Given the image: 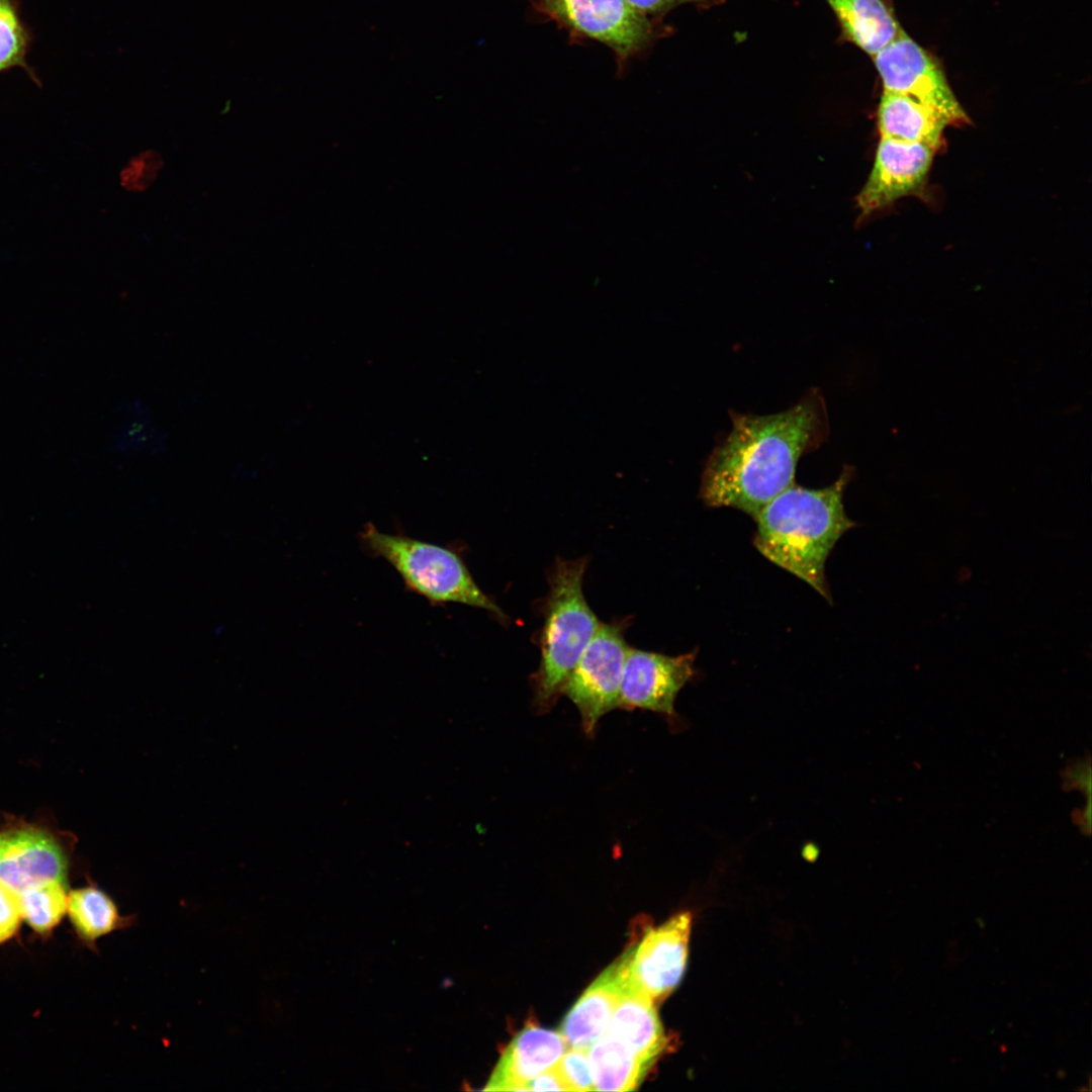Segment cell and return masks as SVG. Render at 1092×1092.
<instances>
[{"instance_id":"5b68a950","label":"cell","mask_w":1092,"mask_h":1092,"mask_svg":"<svg viewBox=\"0 0 1092 1092\" xmlns=\"http://www.w3.org/2000/svg\"><path fill=\"white\" fill-rule=\"evenodd\" d=\"M533 10L574 39H590L610 49L619 71L668 30L625 0H528Z\"/></svg>"},{"instance_id":"5bb4252c","label":"cell","mask_w":1092,"mask_h":1092,"mask_svg":"<svg viewBox=\"0 0 1092 1092\" xmlns=\"http://www.w3.org/2000/svg\"><path fill=\"white\" fill-rule=\"evenodd\" d=\"M625 953L584 991L564 1017L560 1033L573 1048H589L607 1030L622 993Z\"/></svg>"},{"instance_id":"2e32d148","label":"cell","mask_w":1092,"mask_h":1092,"mask_svg":"<svg viewBox=\"0 0 1092 1092\" xmlns=\"http://www.w3.org/2000/svg\"><path fill=\"white\" fill-rule=\"evenodd\" d=\"M842 37L875 56L903 30L885 0H826Z\"/></svg>"},{"instance_id":"9a60e30c","label":"cell","mask_w":1092,"mask_h":1092,"mask_svg":"<svg viewBox=\"0 0 1092 1092\" xmlns=\"http://www.w3.org/2000/svg\"><path fill=\"white\" fill-rule=\"evenodd\" d=\"M947 125L946 117L931 106L903 94H882L878 108L881 138L923 144L937 151Z\"/></svg>"},{"instance_id":"603a6c76","label":"cell","mask_w":1092,"mask_h":1092,"mask_svg":"<svg viewBox=\"0 0 1092 1092\" xmlns=\"http://www.w3.org/2000/svg\"><path fill=\"white\" fill-rule=\"evenodd\" d=\"M21 918L18 894L0 883V943L15 933Z\"/></svg>"},{"instance_id":"4fadbf2b","label":"cell","mask_w":1092,"mask_h":1092,"mask_svg":"<svg viewBox=\"0 0 1092 1092\" xmlns=\"http://www.w3.org/2000/svg\"><path fill=\"white\" fill-rule=\"evenodd\" d=\"M567 1045L560 1032L523 1028L503 1054L486 1090L526 1091L531 1079L558 1063Z\"/></svg>"},{"instance_id":"52a82bcc","label":"cell","mask_w":1092,"mask_h":1092,"mask_svg":"<svg viewBox=\"0 0 1092 1092\" xmlns=\"http://www.w3.org/2000/svg\"><path fill=\"white\" fill-rule=\"evenodd\" d=\"M696 649L670 656L629 647L625 659L619 709L646 710L661 715L672 730L686 721L674 708L680 690L696 675Z\"/></svg>"},{"instance_id":"ac0fdd59","label":"cell","mask_w":1092,"mask_h":1092,"mask_svg":"<svg viewBox=\"0 0 1092 1092\" xmlns=\"http://www.w3.org/2000/svg\"><path fill=\"white\" fill-rule=\"evenodd\" d=\"M588 1057L597 1091L634 1090L652 1066L606 1034L588 1048Z\"/></svg>"},{"instance_id":"7402d4cb","label":"cell","mask_w":1092,"mask_h":1092,"mask_svg":"<svg viewBox=\"0 0 1092 1092\" xmlns=\"http://www.w3.org/2000/svg\"><path fill=\"white\" fill-rule=\"evenodd\" d=\"M162 167V159L158 153L145 152L132 158L122 169L120 178L124 188L130 191L146 189L155 179Z\"/></svg>"},{"instance_id":"ffe728a7","label":"cell","mask_w":1092,"mask_h":1092,"mask_svg":"<svg viewBox=\"0 0 1092 1092\" xmlns=\"http://www.w3.org/2000/svg\"><path fill=\"white\" fill-rule=\"evenodd\" d=\"M30 36L22 23L15 0H0V73L19 67L33 82L38 79L26 62Z\"/></svg>"},{"instance_id":"8992f818","label":"cell","mask_w":1092,"mask_h":1092,"mask_svg":"<svg viewBox=\"0 0 1092 1092\" xmlns=\"http://www.w3.org/2000/svg\"><path fill=\"white\" fill-rule=\"evenodd\" d=\"M629 625V618L601 622L563 687L562 696L577 709L587 737L606 714L619 709Z\"/></svg>"},{"instance_id":"cb8c5ba5","label":"cell","mask_w":1092,"mask_h":1092,"mask_svg":"<svg viewBox=\"0 0 1092 1092\" xmlns=\"http://www.w3.org/2000/svg\"><path fill=\"white\" fill-rule=\"evenodd\" d=\"M639 12L660 19L669 11L684 4H705L713 0H625Z\"/></svg>"},{"instance_id":"e0dca14e","label":"cell","mask_w":1092,"mask_h":1092,"mask_svg":"<svg viewBox=\"0 0 1092 1092\" xmlns=\"http://www.w3.org/2000/svg\"><path fill=\"white\" fill-rule=\"evenodd\" d=\"M67 910L72 924L82 940L90 945L115 930L130 927L133 915H121L116 903L102 890L86 887L72 891Z\"/></svg>"},{"instance_id":"30bf717a","label":"cell","mask_w":1092,"mask_h":1092,"mask_svg":"<svg viewBox=\"0 0 1092 1092\" xmlns=\"http://www.w3.org/2000/svg\"><path fill=\"white\" fill-rule=\"evenodd\" d=\"M935 152V149L923 144L881 138L872 171L857 195L861 216L921 192Z\"/></svg>"},{"instance_id":"d4e9b609","label":"cell","mask_w":1092,"mask_h":1092,"mask_svg":"<svg viewBox=\"0 0 1092 1092\" xmlns=\"http://www.w3.org/2000/svg\"><path fill=\"white\" fill-rule=\"evenodd\" d=\"M568 1091L556 1067L549 1068L531 1079L526 1091Z\"/></svg>"},{"instance_id":"ba28073f","label":"cell","mask_w":1092,"mask_h":1092,"mask_svg":"<svg viewBox=\"0 0 1092 1092\" xmlns=\"http://www.w3.org/2000/svg\"><path fill=\"white\" fill-rule=\"evenodd\" d=\"M884 91L903 94L941 112L949 125L970 123L940 66L902 31L874 56Z\"/></svg>"},{"instance_id":"7a4b0ae2","label":"cell","mask_w":1092,"mask_h":1092,"mask_svg":"<svg viewBox=\"0 0 1092 1092\" xmlns=\"http://www.w3.org/2000/svg\"><path fill=\"white\" fill-rule=\"evenodd\" d=\"M850 476V469H845L834 483L818 489L794 483L754 518L756 549L830 603L825 563L836 542L855 525L843 506Z\"/></svg>"},{"instance_id":"44dd1931","label":"cell","mask_w":1092,"mask_h":1092,"mask_svg":"<svg viewBox=\"0 0 1092 1092\" xmlns=\"http://www.w3.org/2000/svg\"><path fill=\"white\" fill-rule=\"evenodd\" d=\"M568 1091L595 1090L587 1048L566 1050L555 1065Z\"/></svg>"},{"instance_id":"277c9868","label":"cell","mask_w":1092,"mask_h":1092,"mask_svg":"<svg viewBox=\"0 0 1092 1092\" xmlns=\"http://www.w3.org/2000/svg\"><path fill=\"white\" fill-rule=\"evenodd\" d=\"M360 543L369 555L382 558L398 573L405 589L432 606L462 604L488 612L502 624L508 615L476 583L460 552L400 533H385L372 523L363 526Z\"/></svg>"},{"instance_id":"8fae6325","label":"cell","mask_w":1092,"mask_h":1092,"mask_svg":"<svg viewBox=\"0 0 1092 1092\" xmlns=\"http://www.w3.org/2000/svg\"><path fill=\"white\" fill-rule=\"evenodd\" d=\"M66 858L47 833L17 829L0 834V883L20 894L51 882L64 883Z\"/></svg>"},{"instance_id":"7c38bea8","label":"cell","mask_w":1092,"mask_h":1092,"mask_svg":"<svg viewBox=\"0 0 1092 1092\" xmlns=\"http://www.w3.org/2000/svg\"><path fill=\"white\" fill-rule=\"evenodd\" d=\"M629 950L621 997L604 1034L640 1060L653 1064L666 1044L654 1002L631 981L628 975Z\"/></svg>"},{"instance_id":"9c48e42d","label":"cell","mask_w":1092,"mask_h":1092,"mask_svg":"<svg viewBox=\"0 0 1092 1092\" xmlns=\"http://www.w3.org/2000/svg\"><path fill=\"white\" fill-rule=\"evenodd\" d=\"M692 915L684 912L649 930L631 947L628 975L653 1002L661 1001L680 982L688 960Z\"/></svg>"},{"instance_id":"d6986e66","label":"cell","mask_w":1092,"mask_h":1092,"mask_svg":"<svg viewBox=\"0 0 1092 1092\" xmlns=\"http://www.w3.org/2000/svg\"><path fill=\"white\" fill-rule=\"evenodd\" d=\"M21 916L37 932L56 926L67 911L64 883L51 882L18 894Z\"/></svg>"},{"instance_id":"6da1fadb","label":"cell","mask_w":1092,"mask_h":1092,"mask_svg":"<svg viewBox=\"0 0 1092 1092\" xmlns=\"http://www.w3.org/2000/svg\"><path fill=\"white\" fill-rule=\"evenodd\" d=\"M730 415L732 430L707 459L700 496L709 507L737 509L754 519L795 483L799 459L824 441L825 403L813 390L777 414Z\"/></svg>"},{"instance_id":"3957f363","label":"cell","mask_w":1092,"mask_h":1092,"mask_svg":"<svg viewBox=\"0 0 1092 1092\" xmlns=\"http://www.w3.org/2000/svg\"><path fill=\"white\" fill-rule=\"evenodd\" d=\"M588 558H557L547 574L549 590L540 610V663L530 676L536 713L552 710L600 621L583 594Z\"/></svg>"}]
</instances>
